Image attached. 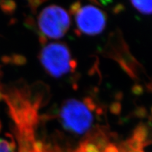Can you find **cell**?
Wrapping results in <instances>:
<instances>
[{"instance_id":"5b68a950","label":"cell","mask_w":152,"mask_h":152,"mask_svg":"<svg viewBox=\"0 0 152 152\" xmlns=\"http://www.w3.org/2000/svg\"><path fill=\"white\" fill-rule=\"evenodd\" d=\"M131 4L142 14H152V1H133Z\"/></svg>"},{"instance_id":"277c9868","label":"cell","mask_w":152,"mask_h":152,"mask_svg":"<svg viewBox=\"0 0 152 152\" xmlns=\"http://www.w3.org/2000/svg\"><path fill=\"white\" fill-rule=\"evenodd\" d=\"M71 12L75 16V23L80 33L96 35L102 33L106 26V15L94 5L82 7L80 2L73 4Z\"/></svg>"},{"instance_id":"3957f363","label":"cell","mask_w":152,"mask_h":152,"mask_svg":"<svg viewBox=\"0 0 152 152\" xmlns=\"http://www.w3.org/2000/svg\"><path fill=\"white\" fill-rule=\"evenodd\" d=\"M38 26L41 33L51 39H60L71 26V18L65 9L56 5L45 7L39 14Z\"/></svg>"},{"instance_id":"7a4b0ae2","label":"cell","mask_w":152,"mask_h":152,"mask_svg":"<svg viewBox=\"0 0 152 152\" xmlns=\"http://www.w3.org/2000/svg\"><path fill=\"white\" fill-rule=\"evenodd\" d=\"M40 61L47 73L56 78L67 75L76 67L69 49L63 43H51L45 46L41 52Z\"/></svg>"},{"instance_id":"6da1fadb","label":"cell","mask_w":152,"mask_h":152,"mask_svg":"<svg viewBox=\"0 0 152 152\" xmlns=\"http://www.w3.org/2000/svg\"><path fill=\"white\" fill-rule=\"evenodd\" d=\"M90 100L71 99L62 104L59 113L61 122L66 130L76 134H83L90 130L94 121Z\"/></svg>"},{"instance_id":"52a82bcc","label":"cell","mask_w":152,"mask_h":152,"mask_svg":"<svg viewBox=\"0 0 152 152\" xmlns=\"http://www.w3.org/2000/svg\"><path fill=\"white\" fill-rule=\"evenodd\" d=\"M103 152H120V150L118 147H117L116 146L109 143L107 145V147L105 148V149L104 150Z\"/></svg>"},{"instance_id":"8992f818","label":"cell","mask_w":152,"mask_h":152,"mask_svg":"<svg viewBox=\"0 0 152 152\" xmlns=\"http://www.w3.org/2000/svg\"><path fill=\"white\" fill-rule=\"evenodd\" d=\"M0 152H15L13 142L4 138H0Z\"/></svg>"}]
</instances>
